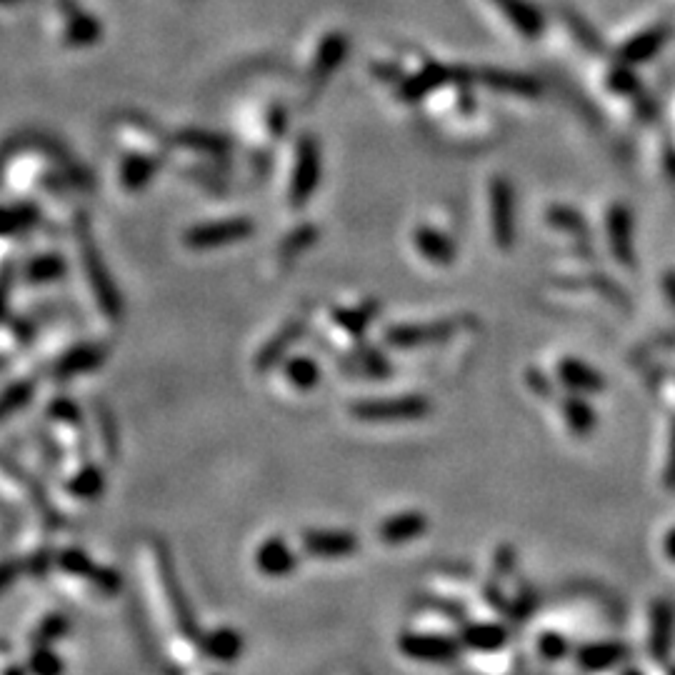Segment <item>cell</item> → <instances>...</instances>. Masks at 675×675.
<instances>
[{
	"label": "cell",
	"mask_w": 675,
	"mask_h": 675,
	"mask_svg": "<svg viewBox=\"0 0 675 675\" xmlns=\"http://www.w3.org/2000/svg\"><path fill=\"white\" fill-rule=\"evenodd\" d=\"M485 83L490 85L498 93H510V95H520V98H530V95H538L540 85L535 83L530 75H520V73H505V70H490V73L483 75Z\"/></svg>",
	"instance_id": "603a6c76"
},
{
	"label": "cell",
	"mask_w": 675,
	"mask_h": 675,
	"mask_svg": "<svg viewBox=\"0 0 675 675\" xmlns=\"http://www.w3.org/2000/svg\"><path fill=\"white\" fill-rule=\"evenodd\" d=\"M498 8L523 38L533 40L543 33V15L530 0H503Z\"/></svg>",
	"instance_id": "d6986e66"
},
{
	"label": "cell",
	"mask_w": 675,
	"mask_h": 675,
	"mask_svg": "<svg viewBox=\"0 0 675 675\" xmlns=\"http://www.w3.org/2000/svg\"><path fill=\"white\" fill-rule=\"evenodd\" d=\"M525 380H528V385L538 395H550V380L545 378V375H540L538 370H530V373L525 375Z\"/></svg>",
	"instance_id": "8d00e7d4"
},
{
	"label": "cell",
	"mask_w": 675,
	"mask_h": 675,
	"mask_svg": "<svg viewBox=\"0 0 675 675\" xmlns=\"http://www.w3.org/2000/svg\"><path fill=\"white\" fill-rule=\"evenodd\" d=\"M178 140L183 145H190V148L200 150V153H223V150L228 148V143H225L220 135L205 133V130H190V133H180Z\"/></svg>",
	"instance_id": "f546056e"
},
{
	"label": "cell",
	"mask_w": 675,
	"mask_h": 675,
	"mask_svg": "<svg viewBox=\"0 0 675 675\" xmlns=\"http://www.w3.org/2000/svg\"><path fill=\"white\" fill-rule=\"evenodd\" d=\"M353 418L365 423H403V420H420L430 413V400L420 395L405 398H373L358 400L350 405Z\"/></svg>",
	"instance_id": "6da1fadb"
},
{
	"label": "cell",
	"mask_w": 675,
	"mask_h": 675,
	"mask_svg": "<svg viewBox=\"0 0 675 675\" xmlns=\"http://www.w3.org/2000/svg\"><path fill=\"white\" fill-rule=\"evenodd\" d=\"M668 675H675V665H673V668H670V670H668Z\"/></svg>",
	"instance_id": "b9f144b4"
},
{
	"label": "cell",
	"mask_w": 675,
	"mask_h": 675,
	"mask_svg": "<svg viewBox=\"0 0 675 675\" xmlns=\"http://www.w3.org/2000/svg\"><path fill=\"white\" fill-rule=\"evenodd\" d=\"M335 323L340 325L343 330H348L350 335H360L365 328H368L370 320L375 318V305H360V308L353 310H335Z\"/></svg>",
	"instance_id": "4316f807"
},
{
	"label": "cell",
	"mask_w": 675,
	"mask_h": 675,
	"mask_svg": "<svg viewBox=\"0 0 675 675\" xmlns=\"http://www.w3.org/2000/svg\"><path fill=\"white\" fill-rule=\"evenodd\" d=\"M630 658V645L620 640H598V643L580 645L575 650V663L583 673H605V670L618 668L620 663Z\"/></svg>",
	"instance_id": "52a82bcc"
},
{
	"label": "cell",
	"mask_w": 675,
	"mask_h": 675,
	"mask_svg": "<svg viewBox=\"0 0 675 675\" xmlns=\"http://www.w3.org/2000/svg\"><path fill=\"white\" fill-rule=\"evenodd\" d=\"M455 330V323L450 320H435V323H420V325H395L388 330L385 340L393 348H420V345L440 343V340L450 338Z\"/></svg>",
	"instance_id": "8fae6325"
},
{
	"label": "cell",
	"mask_w": 675,
	"mask_h": 675,
	"mask_svg": "<svg viewBox=\"0 0 675 675\" xmlns=\"http://www.w3.org/2000/svg\"><path fill=\"white\" fill-rule=\"evenodd\" d=\"M320 180V150L310 135H305L298 143V160H295L293 183H290V203L295 208L308 203L313 198Z\"/></svg>",
	"instance_id": "277c9868"
},
{
	"label": "cell",
	"mask_w": 675,
	"mask_h": 675,
	"mask_svg": "<svg viewBox=\"0 0 675 675\" xmlns=\"http://www.w3.org/2000/svg\"><path fill=\"white\" fill-rule=\"evenodd\" d=\"M490 225L493 238L500 248H510L515 240V195L505 178H495L490 183Z\"/></svg>",
	"instance_id": "8992f818"
},
{
	"label": "cell",
	"mask_w": 675,
	"mask_h": 675,
	"mask_svg": "<svg viewBox=\"0 0 675 675\" xmlns=\"http://www.w3.org/2000/svg\"><path fill=\"white\" fill-rule=\"evenodd\" d=\"M570 653V643L565 635L560 633H543L538 638V655L548 663H555V660H563L565 655Z\"/></svg>",
	"instance_id": "4dcf8cb0"
},
{
	"label": "cell",
	"mask_w": 675,
	"mask_h": 675,
	"mask_svg": "<svg viewBox=\"0 0 675 675\" xmlns=\"http://www.w3.org/2000/svg\"><path fill=\"white\" fill-rule=\"evenodd\" d=\"M255 565L263 575L280 578V575H288L295 568V555L288 548V543H283L280 538H270L255 553Z\"/></svg>",
	"instance_id": "9a60e30c"
},
{
	"label": "cell",
	"mask_w": 675,
	"mask_h": 675,
	"mask_svg": "<svg viewBox=\"0 0 675 675\" xmlns=\"http://www.w3.org/2000/svg\"><path fill=\"white\" fill-rule=\"evenodd\" d=\"M548 220H550V225H553V228H558V230H568V233H578V235H583L585 230H583V218H580L578 213H575L573 208H553L548 213Z\"/></svg>",
	"instance_id": "d6a6232c"
},
{
	"label": "cell",
	"mask_w": 675,
	"mask_h": 675,
	"mask_svg": "<svg viewBox=\"0 0 675 675\" xmlns=\"http://www.w3.org/2000/svg\"><path fill=\"white\" fill-rule=\"evenodd\" d=\"M663 553L668 555V560H673V563H675V525L668 530V533H665V538H663Z\"/></svg>",
	"instance_id": "74e56055"
},
{
	"label": "cell",
	"mask_w": 675,
	"mask_h": 675,
	"mask_svg": "<svg viewBox=\"0 0 675 675\" xmlns=\"http://www.w3.org/2000/svg\"><path fill=\"white\" fill-rule=\"evenodd\" d=\"M663 288H665V295H668L670 305L675 308V273H668L663 278Z\"/></svg>",
	"instance_id": "f35d334b"
},
{
	"label": "cell",
	"mask_w": 675,
	"mask_h": 675,
	"mask_svg": "<svg viewBox=\"0 0 675 675\" xmlns=\"http://www.w3.org/2000/svg\"><path fill=\"white\" fill-rule=\"evenodd\" d=\"M663 483H665V488H668V490H673V493H675V420H673V425H670L668 460H665Z\"/></svg>",
	"instance_id": "d590c367"
},
{
	"label": "cell",
	"mask_w": 675,
	"mask_h": 675,
	"mask_svg": "<svg viewBox=\"0 0 675 675\" xmlns=\"http://www.w3.org/2000/svg\"><path fill=\"white\" fill-rule=\"evenodd\" d=\"M633 213L628 205H613L608 210V245L613 258L620 265L635 263V233H633Z\"/></svg>",
	"instance_id": "30bf717a"
},
{
	"label": "cell",
	"mask_w": 675,
	"mask_h": 675,
	"mask_svg": "<svg viewBox=\"0 0 675 675\" xmlns=\"http://www.w3.org/2000/svg\"><path fill=\"white\" fill-rule=\"evenodd\" d=\"M63 10H68V30L65 43L68 45H93L100 38V25L93 15L80 10L73 0H63Z\"/></svg>",
	"instance_id": "7402d4cb"
},
{
	"label": "cell",
	"mask_w": 675,
	"mask_h": 675,
	"mask_svg": "<svg viewBox=\"0 0 675 675\" xmlns=\"http://www.w3.org/2000/svg\"><path fill=\"white\" fill-rule=\"evenodd\" d=\"M620 675H645V673H643V670H638V668H633V665H630V668H625Z\"/></svg>",
	"instance_id": "ab89813d"
},
{
	"label": "cell",
	"mask_w": 675,
	"mask_h": 675,
	"mask_svg": "<svg viewBox=\"0 0 675 675\" xmlns=\"http://www.w3.org/2000/svg\"><path fill=\"white\" fill-rule=\"evenodd\" d=\"M560 415H563L565 425H568V430L575 438H590L595 425H598V415H595L593 405H590V400L580 393H570L568 398H563V403H560Z\"/></svg>",
	"instance_id": "5bb4252c"
},
{
	"label": "cell",
	"mask_w": 675,
	"mask_h": 675,
	"mask_svg": "<svg viewBox=\"0 0 675 675\" xmlns=\"http://www.w3.org/2000/svg\"><path fill=\"white\" fill-rule=\"evenodd\" d=\"M665 40H668V28L643 30V33L633 35V38L620 48V58H623V63L628 65V68L630 65L645 63V60H650L660 48H663Z\"/></svg>",
	"instance_id": "ffe728a7"
},
{
	"label": "cell",
	"mask_w": 675,
	"mask_h": 675,
	"mask_svg": "<svg viewBox=\"0 0 675 675\" xmlns=\"http://www.w3.org/2000/svg\"><path fill=\"white\" fill-rule=\"evenodd\" d=\"M508 640V628L498 623H473L463 628V645L475 653H495V650L505 648Z\"/></svg>",
	"instance_id": "ac0fdd59"
},
{
	"label": "cell",
	"mask_w": 675,
	"mask_h": 675,
	"mask_svg": "<svg viewBox=\"0 0 675 675\" xmlns=\"http://www.w3.org/2000/svg\"><path fill=\"white\" fill-rule=\"evenodd\" d=\"M3 3H23V0H0V5Z\"/></svg>",
	"instance_id": "60d3db41"
},
{
	"label": "cell",
	"mask_w": 675,
	"mask_h": 675,
	"mask_svg": "<svg viewBox=\"0 0 675 675\" xmlns=\"http://www.w3.org/2000/svg\"><path fill=\"white\" fill-rule=\"evenodd\" d=\"M35 223L33 205H18V208H0V235L15 233Z\"/></svg>",
	"instance_id": "f1b7e54d"
},
{
	"label": "cell",
	"mask_w": 675,
	"mask_h": 675,
	"mask_svg": "<svg viewBox=\"0 0 675 675\" xmlns=\"http://www.w3.org/2000/svg\"><path fill=\"white\" fill-rule=\"evenodd\" d=\"M103 360V350L93 348V345H85V348L75 350L70 358L63 360V373H83V370L95 368V365Z\"/></svg>",
	"instance_id": "1f68e13d"
},
{
	"label": "cell",
	"mask_w": 675,
	"mask_h": 675,
	"mask_svg": "<svg viewBox=\"0 0 675 675\" xmlns=\"http://www.w3.org/2000/svg\"><path fill=\"white\" fill-rule=\"evenodd\" d=\"M155 175V163L150 158H143V155H130L125 158L123 170H120V180L128 190H138L143 185L150 183V178Z\"/></svg>",
	"instance_id": "d4e9b609"
},
{
	"label": "cell",
	"mask_w": 675,
	"mask_h": 675,
	"mask_svg": "<svg viewBox=\"0 0 675 675\" xmlns=\"http://www.w3.org/2000/svg\"><path fill=\"white\" fill-rule=\"evenodd\" d=\"M555 378L570 393L580 395H595L605 388V378L600 375V370H595L593 365L585 363L580 358H563L558 360V368H555Z\"/></svg>",
	"instance_id": "7c38bea8"
},
{
	"label": "cell",
	"mask_w": 675,
	"mask_h": 675,
	"mask_svg": "<svg viewBox=\"0 0 675 675\" xmlns=\"http://www.w3.org/2000/svg\"><path fill=\"white\" fill-rule=\"evenodd\" d=\"M400 650L403 655L415 660H428V663H450L458 658L460 643L453 638H443V635H423V633H408L400 638Z\"/></svg>",
	"instance_id": "9c48e42d"
},
{
	"label": "cell",
	"mask_w": 675,
	"mask_h": 675,
	"mask_svg": "<svg viewBox=\"0 0 675 675\" xmlns=\"http://www.w3.org/2000/svg\"><path fill=\"white\" fill-rule=\"evenodd\" d=\"M78 245H80V255H83V265L85 273H88L90 288H93L95 300L103 308V313L108 318H118L120 315V298L118 290H115L113 280H110L108 268L103 265V258H100L98 248H95L93 238L88 233V225L80 223L78 225Z\"/></svg>",
	"instance_id": "7a4b0ae2"
},
{
	"label": "cell",
	"mask_w": 675,
	"mask_h": 675,
	"mask_svg": "<svg viewBox=\"0 0 675 675\" xmlns=\"http://www.w3.org/2000/svg\"><path fill=\"white\" fill-rule=\"evenodd\" d=\"M58 275H63V260L55 258V255H45V258L33 260L28 268L30 280H53Z\"/></svg>",
	"instance_id": "836d02e7"
},
{
	"label": "cell",
	"mask_w": 675,
	"mask_h": 675,
	"mask_svg": "<svg viewBox=\"0 0 675 675\" xmlns=\"http://www.w3.org/2000/svg\"><path fill=\"white\" fill-rule=\"evenodd\" d=\"M415 248L425 260L435 265H450L455 260V243L450 235L440 233L435 228H418L415 230Z\"/></svg>",
	"instance_id": "e0dca14e"
},
{
	"label": "cell",
	"mask_w": 675,
	"mask_h": 675,
	"mask_svg": "<svg viewBox=\"0 0 675 675\" xmlns=\"http://www.w3.org/2000/svg\"><path fill=\"white\" fill-rule=\"evenodd\" d=\"M315 240V228L313 225H303V228L295 230L290 238H285L283 243V255H293V253H300L303 248H308L310 243Z\"/></svg>",
	"instance_id": "e575fe53"
},
{
	"label": "cell",
	"mask_w": 675,
	"mask_h": 675,
	"mask_svg": "<svg viewBox=\"0 0 675 675\" xmlns=\"http://www.w3.org/2000/svg\"><path fill=\"white\" fill-rule=\"evenodd\" d=\"M253 235V223L245 218H230V220H215V223L195 225L185 233V245L193 250H208L220 248V245L238 243V240Z\"/></svg>",
	"instance_id": "3957f363"
},
{
	"label": "cell",
	"mask_w": 675,
	"mask_h": 675,
	"mask_svg": "<svg viewBox=\"0 0 675 675\" xmlns=\"http://www.w3.org/2000/svg\"><path fill=\"white\" fill-rule=\"evenodd\" d=\"M455 75L458 73H455L453 68H445V65H428V68H423L418 75H413V78H408L400 85V98L403 100L425 98V95H428L430 90L438 88V85L455 80Z\"/></svg>",
	"instance_id": "44dd1931"
},
{
	"label": "cell",
	"mask_w": 675,
	"mask_h": 675,
	"mask_svg": "<svg viewBox=\"0 0 675 675\" xmlns=\"http://www.w3.org/2000/svg\"><path fill=\"white\" fill-rule=\"evenodd\" d=\"M240 635L230 628H220L203 640V648L215 660H235L240 655Z\"/></svg>",
	"instance_id": "cb8c5ba5"
},
{
	"label": "cell",
	"mask_w": 675,
	"mask_h": 675,
	"mask_svg": "<svg viewBox=\"0 0 675 675\" xmlns=\"http://www.w3.org/2000/svg\"><path fill=\"white\" fill-rule=\"evenodd\" d=\"M345 53H348V38H345L343 33H330L328 38L320 43L318 55H315L313 73H310L313 85L325 83V80L335 73V68L343 63Z\"/></svg>",
	"instance_id": "2e32d148"
},
{
	"label": "cell",
	"mask_w": 675,
	"mask_h": 675,
	"mask_svg": "<svg viewBox=\"0 0 675 675\" xmlns=\"http://www.w3.org/2000/svg\"><path fill=\"white\" fill-rule=\"evenodd\" d=\"M300 543H303L310 558L320 560L348 558L358 550V538L348 530H308V533H303Z\"/></svg>",
	"instance_id": "ba28073f"
},
{
	"label": "cell",
	"mask_w": 675,
	"mask_h": 675,
	"mask_svg": "<svg viewBox=\"0 0 675 675\" xmlns=\"http://www.w3.org/2000/svg\"><path fill=\"white\" fill-rule=\"evenodd\" d=\"M425 530H428V518L423 513H398L380 523L378 538L388 545H403L420 538Z\"/></svg>",
	"instance_id": "4fadbf2b"
},
{
	"label": "cell",
	"mask_w": 675,
	"mask_h": 675,
	"mask_svg": "<svg viewBox=\"0 0 675 675\" xmlns=\"http://www.w3.org/2000/svg\"><path fill=\"white\" fill-rule=\"evenodd\" d=\"M675 643V603L668 598H658L650 605V633L648 653L650 660L665 665L670 660Z\"/></svg>",
	"instance_id": "5b68a950"
},
{
	"label": "cell",
	"mask_w": 675,
	"mask_h": 675,
	"mask_svg": "<svg viewBox=\"0 0 675 675\" xmlns=\"http://www.w3.org/2000/svg\"><path fill=\"white\" fill-rule=\"evenodd\" d=\"M493 3H495V5H500V3H503V0H493Z\"/></svg>",
	"instance_id": "7bdbcfd3"
},
{
	"label": "cell",
	"mask_w": 675,
	"mask_h": 675,
	"mask_svg": "<svg viewBox=\"0 0 675 675\" xmlns=\"http://www.w3.org/2000/svg\"><path fill=\"white\" fill-rule=\"evenodd\" d=\"M285 375H288V380L295 385V388L308 390L318 383L320 370L310 358H293L288 365H285Z\"/></svg>",
	"instance_id": "83f0119b"
},
{
	"label": "cell",
	"mask_w": 675,
	"mask_h": 675,
	"mask_svg": "<svg viewBox=\"0 0 675 675\" xmlns=\"http://www.w3.org/2000/svg\"><path fill=\"white\" fill-rule=\"evenodd\" d=\"M298 335H300V325H288V328L280 330V333L275 335L268 345H263V350H260L258 368H268V365L278 363L280 355H283L285 350H288L290 345L298 340Z\"/></svg>",
	"instance_id": "484cf974"
}]
</instances>
